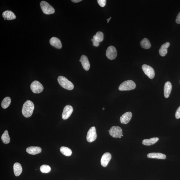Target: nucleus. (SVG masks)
<instances>
[{"label": "nucleus", "instance_id": "1", "mask_svg": "<svg viewBox=\"0 0 180 180\" xmlns=\"http://www.w3.org/2000/svg\"><path fill=\"white\" fill-rule=\"evenodd\" d=\"M34 106L32 102L27 100L24 103L22 113L24 116L26 118H29L32 116L34 110Z\"/></svg>", "mask_w": 180, "mask_h": 180}, {"label": "nucleus", "instance_id": "2", "mask_svg": "<svg viewBox=\"0 0 180 180\" xmlns=\"http://www.w3.org/2000/svg\"><path fill=\"white\" fill-rule=\"evenodd\" d=\"M58 83L60 85L66 89L68 90H72L74 88V85L72 82L69 81L66 77L60 76L57 79Z\"/></svg>", "mask_w": 180, "mask_h": 180}, {"label": "nucleus", "instance_id": "3", "mask_svg": "<svg viewBox=\"0 0 180 180\" xmlns=\"http://www.w3.org/2000/svg\"><path fill=\"white\" fill-rule=\"evenodd\" d=\"M136 84L131 80H128L123 82L119 87L120 91H129L134 89L136 88Z\"/></svg>", "mask_w": 180, "mask_h": 180}, {"label": "nucleus", "instance_id": "4", "mask_svg": "<svg viewBox=\"0 0 180 180\" xmlns=\"http://www.w3.org/2000/svg\"><path fill=\"white\" fill-rule=\"evenodd\" d=\"M40 6L42 11L44 14L49 15L55 12V9L47 2L44 1L41 2Z\"/></svg>", "mask_w": 180, "mask_h": 180}, {"label": "nucleus", "instance_id": "5", "mask_svg": "<svg viewBox=\"0 0 180 180\" xmlns=\"http://www.w3.org/2000/svg\"><path fill=\"white\" fill-rule=\"evenodd\" d=\"M30 89L32 92L35 94H39L42 92L44 88L40 82L35 81L32 82L30 85Z\"/></svg>", "mask_w": 180, "mask_h": 180}, {"label": "nucleus", "instance_id": "6", "mask_svg": "<svg viewBox=\"0 0 180 180\" xmlns=\"http://www.w3.org/2000/svg\"><path fill=\"white\" fill-rule=\"evenodd\" d=\"M110 135L114 138H118L123 136V131L120 127L113 126L109 131Z\"/></svg>", "mask_w": 180, "mask_h": 180}, {"label": "nucleus", "instance_id": "7", "mask_svg": "<svg viewBox=\"0 0 180 180\" xmlns=\"http://www.w3.org/2000/svg\"><path fill=\"white\" fill-rule=\"evenodd\" d=\"M142 68L143 71L149 79H153L155 76V70L150 66L146 64L142 65Z\"/></svg>", "mask_w": 180, "mask_h": 180}, {"label": "nucleus", "instance_id": "8", "mask_svg": "<svg viewBox=\"0 0 180 180\" xmlns=\"http://www.w3.org/2000/svg\"><path fill=\"white\" fill-rule=\"evenodd\" d=\"M96 130L94 127H91L87 134L86 140L89 142L94 141L97 138Z\"/></svg>", "mask_w": 180, "mask_h": 180}, {"label": "nucleus", "instance_id": "9", "mask_svg": "<svg viewBox=\"0 0 180 180\" xmlns=\"http://www.w3.org/2000/svg\"><path fill=\"white\" fill-rule=\"evenodd\" d=\"M106 56L108 59L110 60L115 59L117 56V52L116 48L113 46L108 47L106 51Z\"/></svg>", "mask_w": 180, "mask_h": 180}, {"label": "nucleus", "instance_id": "10", "mask_svg": "<svg viewBox=\"0 0 180 180\" xmlns=\"http://www.w3.org/2000/svg\"><path fill=\"white\" fill-rule=\"evenodd\" d=\"M73 112V108L70 105H67L64 108L63 112L62 117L64 120L68 119L70 116Z\"/></svg>", "mask_w": 180, "mask_h": 180}, {"label": "nucleus", "instance_id": "11", "mask_svg": "<svg viewBox=\"0 0 180 180\" xmlns=\"http://www.w3.org/2000/svg\"><path fill=\"white\" fill-rule=\"evenodd\" d=\"M111 159L112 155L111 154L109 153H104L101 159V165L104 167H105L107 166Z\"/></svg>", "mask_w": 180, "mask_h": 180}, {"label": "nucleus", "instance_id": "12", "mask_svg": "<svg viewBox=\"0 0 180 180\" xmlns=\"http://www.w3.org/2000/svg\"><path fill=\"white\" fill-rule=\"evenodd\" d=\"M132 114L131 112H127L123 114L120 117V121L121 123L127 124L131 120L132 118Z\"/></svg>", "mask_w": 180, "mask_h": 180}, {"label": "nucleus", "instance_id": "13", "mask_svg": "<svg viewBox=\"0 0 180 180\" xmlns=\"http://www.w3.org/2000/svg\"><path fill=\"white\" fill-rule=\"evenodd\" d=\"M79 62H81L82 67L84 70L86 71L89 70L90 67V63L88 57L86 55H82L81 59L79 60Z\"/></svg>", "mask_w": 180, "mask_h": 180}, {"label": "nucleus", "instance_id": "14", "mask_svg": "<svg viewBox=\"0 0 180 180\" xmlns=\"http://www.w3.org/2000/svg\"><path fill=\"white\" fill-rule=\"evenodd\" d=\"M27 152L32 155H36L42 152V149L40 147L38 146H30L26 149Z\"/></svg>", "mask_w": 180, "mask_h": 180}, {"label": "nucleus", "instance_id": "15", "mask_svg": "<svg viewBox=\"0 0 180 180\" xmlns=\"http://www.w3.org/2000/svg\"><path fill=\"white\" fill-rule=\"evenodd\" d=\"M50 43L52 46L57 49L62 48V45L61 42L59 39L57 38H52L49 41Z\"/></svg>", "mask_w": 180, "mask_h": 180}, {"label": "nucleus", "instance_id": "16", "mask_svg": "<svg viewBox=\"0 0 180 180\" xmlns=\"http://www.w3.org/2000/svg\"><path fill=\"white\" fill-rule=\"evenodd\" d=\"M172 84L170 81H167L164 84V94L165 97L168 98L172 90Z\"/></svg>", "mask_w": 180, "mask_h": 180}, {"label": "nucleus", "instance_id": "17", "mask_svg": "<svg viewBox=\"0 0 180 180\" xmlns=\"http://www.w3.org/2000/svg\"><path fill=\"white\" fill-rule=\"evenodd\" d=\"M4 18L7 20L10 21L14 20L16 18V15L10 10H6L2 14Z\"/></svg>", "mask_w": 180, "mask_h": 180}, {"label": "nucleus", "instance_id": "18", "mask_svg": "<svg viewBox=\"0 0 180 180\" xmlns=\"http://www.w3.org/2000/svg\"><path fill=\"white\" fill-rule=\"evenodd\" d=\"M147 157L151 159H165L166 156L163 153H151L147 155Z\"/></svg>", "mask_w": 180, "mask_h": 180}, {"label": "nucleus", "instance_id": "19", "mask_svg": "<svg viewBox=\"0 0 180 180\" xmlns=\"http://www.w3.org/2000/svg\"><path fill=\"white\" fill-rule=\"evenodd\" d=\"M170 43L166 42L162 45L159 50V53L162 56H165L168 53V49L170 45Z\"/></svg>", "mask_w": 180, "mask_h": 180}, {"label": "nucleus", "instance_id": "20", "mask_svg": "<svg viewBox=\"0 0 180 180\" xmlns=\"http://www.w3.org/2000/svg\"><path fill=\"white\" fill-rule=\"evenodd\" d=\"M14 174L16 176L18 177L20 175L23 171L21 165L18 162L15 163L14 166Z\"/></svg>", "mask_w": 180, "mask_h": 180}, {"label": "nucleus", "instance_id": "21", "mask_svg": "<svg viewBox=\"0 0 180 180\" xmlns=\"http://www.w3.org/2000/svg\"><path fill=\"white\" fill-rule=\"evenodd\" d=\"M157 138H152L149 139H145L142 141V144L146 146H150L154 144L159 140Z\"/></svg>", "mask_w": 180, "mask_h": 180}, {"label": "nucleus", "instance_id": "22", "mask_svg": "<svg viewBox=\"0 0 180 180\" xmlns=\"http://www.w3.org/2000/svg\"><path fill=\"white\" fill-rule=\"evenodd\" d=\"M60 151L63 155L67 156V157H69L72 154V152L71 149L68 148V147L65 146H62L60 148Z\"/></svg>", "mask_w": 180, "mask_h": 180}, {"label": "nucleus", "instance_id": "23", "mask_svg": "<svg viewBox=\"0 0 180 180\" xmlns=\"http://www.w3.org/2000/svg\"><path fill=\"white\" fill-rule=\"evenodd\" d=\"M140 45L143 48L146 49H149L151 47L150 42L146 38H144L141 41Z\"/></svg>", "mask_w": 180, "mask_h": 180}, {"label": "nucleus", "instance_id": "24", "mask_svg": "<svg viewBox=\"0 0 180 180\" xmlns=\"http://www.w3.org/2000/svg\"><path fill=\"white\" fill-rule=\"evenodd\" d=\"M1 140L4 144H8L10 142V138L9 136L8 131L6 130L2 135L1 136Z\"/></svg>", "mask_w": 180, "mask_h": 180}, {"label": "nucleus", "instance_id": "25", "mask_svg": "<svg viewBox=\"0 0 180 180\" xmlns=\"http://www.w3.org/2000/svg\"><path fill=\"white\" fill-rule=\"evenodd\" d=\"M11 100L9 97H5L2 101L1 105L2 108L6 109L10 105Z\"/></svg>", "mask_w": 180, "mask_h": 180}, {"label": "nucleus", "instance_id": "26", "mask_svg": "<svg viewBox=\"0 0 180 180\" xmlns=\"http://www.w3.org/2000/svg\"><path fill=\"white\" fill-rule=\"evenodd\" d=\"M103 32L99 31L97 32L96 35L94 36L93 38L99 42H101L103 40Z\"/></svg>", "mask_w": 180, "mask_h": 180}, {"label": "nucleus", "instance_id": "27", "mask_svg": "<svg viewBox=\"0 0 180 180\" xmlns=\"http://www.w3.org/2000/svg\"><path fill=\"white\" fill-rule=\"evenodd\" d=\"M40 170L43 173H48L51 172V168L47 165H43L40 166Z\"/></svg>", "mask_w": 180, "mask_h": 180}, {"label": "nucleus", "instance_id": "28", "mask_svg": "<svg viewBox=\"0 0 180 180\" xmlns=\"http://www.w3.org/2000/svg\"><path fill=\"white\" fill-rule=\"evenodd\" d=\"M106 2H107V1L106 0H98L97 1L99 5L101 7H104V6H105Z\"/></svg>", "mask_w": 180, "mask_h": 180}, {"label": "nucleus", "instance_id": "29", "mask_svg": "<svg viewBox=\"0 0 180 180\" xmlns=\"http://www.w3.org/2000/svg\"><path fill=\"white\" fill-rule=\"evenodd\" d=\"M175 118L177 119L180 118V106L177 110L175 114Z\"/></svg>", "mask_w": 180, "mask_h": 180}, {"label": "nucleus", "instance_id": "30", "mask_svg": "<svg viewBox=\"0 0 180 180\" xmlns=\"http://www.w3.org/2000/svg\"><path fill=\"white\" fill-rule=\"evenodd\" d=\"M92 41L93 42V45L95 47H98L99 44V42L96 40H95L94 38L92 39Z\"/></svg>", "mask_w": 180, "mask_h": 180}, {"label": "nucleus", "instance_id": "31", "mask_svg": "<svg viewBox=\"0 0 180 180\" xmlns=\"http://www.w3.org/2000/svg\"><path fill=\"white\" fill-rule=\"evenodd\" d=\"M176 23L177 24H180V12L178 14L176 19Z\"/></svg>", "mask_w": 180, "mask_h": 180}, {"label": "nucleus", "instance_id": "32", "mask_svg": "<svg viewBox=\"0 0 180 180\" xmlns=\"http://www.w3.org/2000/svg\"><path fill=\"white\" fill-rule=\"evenodd\" d=\"M81 0H72L71 1H72L73 3H79V2H81Z\"/></svg>", "mask_w": 180, "mask_h": 180}, {"label": "nucleus", "instance_id": "33", "mask_svg": "<svg viewBox=\"0 0 180 180\" xmlns=\"http://www.w3.org/2000/svg\"><path fill=\"white\" fill-rule=\"evenodd\" d=\"M111 18H112V17H110V18H109L107 19V23H109V21H110V19H111Z\"/></svg>", "mask_w": 180, "mask_h": 180}, {"label": "nucleus", "instance_id": "34", "mask_svg": "<svg viewBox=\"0 0 180 180\" xmlns=\"http://www.w3.org/2000/svg\"><path fill=\"white\" fill-rule=\"evenodd\" d=\"M103 110H105V108H103Z\"/></svg>", "mask_w": 180, "mask_h": 180}, {"label": "nucleus", "instance_id": "35", "mask_svg": "<svg viewBox=\"0 0 180 180\" xmlns=\"http://www.w3.org/2000/svg\"></svg>", "mask_w": 180, "mask_h": 180}]
</instances>
